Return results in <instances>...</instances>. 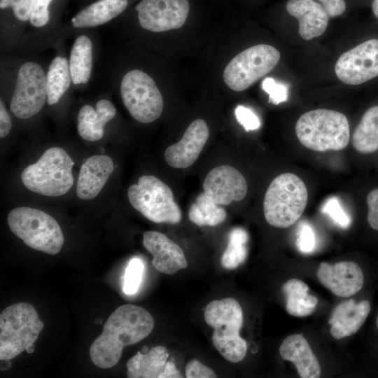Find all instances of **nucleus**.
I'll use <instances>...</instances> for the list:
<instances>
[{
  "label": "nucleus",
  "mask_w": 378,
  "mask_h": 378,
  "mask_svg": "<svg viewBox=\"0 0 378 378\" xmlns=\"http://www.w3.org/2000/svg\"><path fill=\"white\" fill-rule=\"evenodd\" d=\"M376 326H377V328L378 329V314H377V318H376Z\"/></svg>",
  "instance_id": "46"
},
{
  "label": "nucleus",
  "mask_w": 378,
  "mask_h": 378,
  "mask_svg": "<svg viewBox=\"0 0 378 378\" xmlns=\"http://www.w3.org/2000/svg\"><path fill=\"white\" fill-rule=\"evenodd\" d=\"M11 365V363L10 362V360H7L6 363H5L4 365H1V370H5L8 369Z\"/></svg>",
  "instance_id": "44"
},
{
  "label": "nucleus",
  "mask_w": 378,
  "mask_h": 378,
  "mask_svg": "<svg viewBox=\"0 0 378 378\" xmlns=\"http://www.w3.org/2000/svg\"><path fill=\"white\" fill-rule=\"evenodd\" d=\"M154 326L153 316L144 308L131 304L118 307L90 347L92 362L102 369L113 368L120 359L123 348L148 337Z\"/></svg>",
  "instance_id": "1"
},
{
  "label": "nucleus",
  "mask_w": 378,
  "mask_h": 378,
  "mask_svg": "<svg viewBox=\"0 0 378 378\" xmlns=\"http://www.w3.org/2000/svg\"><path fill=\"white\" fill-rule=\"evenodd\" d=\"M330 18L341 15L346 10L344 0H318Z\"/></svg>",
  "instance_id": "40"
},
{
  "label": "nucleus",
  "mask_w": 378,
  "mask_h": 378,
  "mask_svg": "<svg viewBox=\"0 0 378 378\" xmlns=\"http://www.w3.org/2000/svg\"><path fill=\"white\" fill-rule=\"evenodd\" d=\"M44 324L35 308L18 302L0 314V360H11L37 340Z\"/></svg>",
  "instance_id": "7"
},
{
  "label": "nucleus",
  "mask_w": 378,
  "mask_h": 378,
  "mask_svg": "<svg viewBox=\"0 0 378 378\" xmlns=\"http://www.w3.org/2000/svg\"><path fill=\"white\" fill-rule=\"evenodd\" d=\"M228 239L227 246L221 257V265L225 269L233 270L246 258V244L248 237L244 229L235 227L230 232Z\"/></svg>",
  "instance_id": "30"
},
{
  "label": "nucleus",
  "mask_w": 378,
  "mask_h": 378,
  "mask_svg": "<svg viewBox=\"0 0 378 378\" xmlns=\"http://www.w3.org/2000/svg\"><path fill=\"white\" fill-rule=\"evenodd\" d=\"M204 192L216 204L228 205L241 201L247 193L246 181L241 173L229 165L211 169L203 182Z\"/></svg>",
  "instance_id": "14"
},
{
  "label": "nucleus",
  "mask_w": 378,
  "mask_h": 378,
  "mask_svg": "<svg viewBox=\"0 0 378 378\" xmlns=\"http://www.w3.org/2000/svg\"><path fill=\"white\" fill-rule=\"evenodd\" d=\"M309 287L302 280L290 279L282 286L286 297V310L295 317H306L315 310L318 299L308 293Z\"/></svg>",
  "instance_id": "25"
},
{
  "label": "nucleus",
  "mask_w": 378,
  "mask_h": 378,
  "mask_svg": "<svg viewBox=\"0 0 378 378\" xmlns=\"http://www.w3.org/2000/svg\"><path fill=\"white\" fill-rule=\"evenodd\" d=\"M143 245L153 255V266L161 273L174 274L188 266L181 248L161 232H145Z\"/></svg>",
  "instance_id": "17"
},
{
  "label": "nucleus",
  "mask_w": 378,
  "mask_h": 378,
  "mask_svg": "<svg viewBox=\"0 0 378 378\" xmlns=\"http://www.w3.org/2000/svg\"><path fill=\"white\" fill-rule=\"evenodd\" d=\"M92 66V44L89 37L78 36L71 50L69 69L74 85L87 83L90 78Z\"/></svg>",
  "instance_id": "26"
},
{
  "label": "nucleus",
  "mask_w": 378,
  "mask_h": 378,
  "mask_svg": "<svg viewBox=\"0 0 378 378\" xmlns=\"http://www.w3.org/2000/svg\"><path fill=\"white\" fill-rule=\"evenodd\" d=\"M206 323L214 328L212 342L220 355L230 363H239L246 356L247 344L239 335L243 324V311L232 298L216 300L206 307Z\"/></svg>",
  "instance_id": "3"
},
{
  "label": "nucleus",
  "mask_w": 378,
  "mask_h": 378,
  "mask_svg": "<svg viewBox=\"0 0 378 378\" xmlns=\"http://www.w3.org/2000/svg\"><path fill=\"white\" fill-rule=\"evenodd\" d=\"M182 377L181 372L176 368L175 365L171 361H167L161 378H181Z\"/></svg>",
  "instance_id": "42"
},
{
  "label": "nucleus",
  "mask_w": 378,
  "mask_h": 378,
  "mask_svg": "<svg viewBox=\"0 0 378 378\" xmlns=\"http://www.w3.org/2000/svg\"><path fill=\"white\" fill-rule=\"evenodd\" d=\"M209 136V130L204 120L192 121L181 139L166 148L164 155L166 162L176 169L190 167L198 158Z\"/></svg>",
  "instance_id": "16"
},
{
  "label": "nucleus",
  "mask_w": 378,
  "mask_h": 378,
  "mask_svg": "<svg viewBox=\"0 0 378 378\" xmlns=\"http://www.w3.org/2000/svg\"><path fill=\"white\" fill-rule=\"evenodd\" d=\"M261 85L262 89L269 94L270 102L277 105L287 100L288 88L284 83L269 77L262 80Z\"/></svg>",
  "instance_id": "33"
},
{
  "label": "nucleus",
  "mask_w": 378,
  "mask_h": 378,
  "mask_svg": "<svg viewBox=\"0 0 378 378\" xmlns=\"http://www.w3.org/2000/svg\"><path fill=\"white\" fill-rule=\"evenodd\" d=\"M12 232L29 247L50 255L57 254L64 238L57 221L47 213L28 206L12 209L7 217Z\"/></svg>",
  "instance_id": "6"
},
{
  "label": "nucleus",
  "mask_w": 378,
  "mask_h": 378,
  "mask_svg": "<svg viewBox=\"0 0 378 378\" xmlns=\"http://www.w3.org/2000/svg\"><path fill=\"white\" fill-rule=\"evenodd\" d=\"M127 197L133 208L153 223L177 224L182 218L171 188L154 176H141L129 187Z\"/></svg>",
  "instance_id": "8"
},
{
  "label": "nucleus",
  "mask_w": 378,
  "mask_h": 378,
  "mask_svg": "<svg viewBox=\"0 0 378 378\" xmlns=\"http://www.w3.org/2000/svg\"><path fill=\"white\" fill-rule=\"evenodd\" d=\"M187 378H215L216 373L197 360H190L186 366Z\"/></svg>",
  "instance_id": "38"
},
{
  "label": "nucleus",
  "mask_w": 378,
  "mask_h": 378,
  "mask_svg": "<svg viewBox=\"0 0 378 378\" xmlns=\"http://www.w3.org/2000/svg\"><path fill=\"white\" fill-rule=\"evenodd\" d=\"M74 161L62 148L47 149L34 164L21 174L24 186L39 195L57 197L66 194L74 184Z\"/></svg>",
  "instance_id": "5"
},
{
  "label": "nucleus",
  "mask_w": 378,
  "mask_h": 378,
  "mask_svg": "<svg viewBox=\"0 0 378 378\" xmlns=\"http://www.w3.org/2000/svg\"><path fill=\"white\" fill-rule=\"evenodd\" d=\"M307 201V188L303 181L290 172L281 174L272 180L265 192V218L272 227L287 228L300 218Z\"/></svg>",
  "instance_id": "4"
},
{
  "label": "nucleus",
  "mask_w": 378,
  "mask_h": 378,
  "mask_svg": "<svg viewBox=\"0 0 378 378\" xmlns=\"http://www.w3.org/2000/svg\"><path fill=\"white\" fill-rule=\"evenodd\" d=\"M225 210L216 204L205 193L198 195L190 206L188 217L191 222L199 226H216L226 218Z\"/></svg>",
  "instance_id": "29"
},
{
  "label": "nucleus",
  "mask_w": 378,
  "mask_h": 378,
  "mask_svg": "<svg viewBox=\"0 0 378 378\" xmlns=\"http://www.w3.org/2000/svg\"><path fill=\"white\" fill-rule=\"evenodd\" d=\"M12 127V122L9 114L8 113L4 102L0 101V137H6L10 132Z\"/></svg>",
  "instance_id": "41"
},
{
  "label": "nucleus",
  "mask_w": 378,
  "mask_h": 378,
  "mask_svg": "<svg viewBox=\"0 0 378 378\" xmlns=\"http://www.w3.org/2000/svg\"><path fill=\"white\" fill-rule=\"evenodd\" d=\"M342 83L358 85L378 76V39L364 41L344 52L335 65Z\"/></svg>",
  "instance_id": "12"
},
{
  "label": "nucleus",
  "mask_w": 378,
  "mask_h": 378,
  "mask_svg": "<svg viewBox=\"0 0 378 378\" xmlns=\"http://www.w3.org/2000/svg\"><path fill=\"white\" fill-rule=\"evenodd\" d=\"M35 0H0L1 9L10 7L15 17L20 21L30 19Z\"/></svg>",
  "instance_id": "34"
},
{
  "label": "nucleus",
  "mask_w": 378,
  "mask_h": 378,
  "mask_svg": "<svg viewBox=\"0 0 378 378\" xmlns=\"http://www.w3.org/2000/svg\"><path fill=\"white\" fill-rule=\"evenodd\" d=\"M370 309V302L367 300L356 302L349 299L340 302L329 318L330 333L336 340L355 334L364 324Z\"/></svg>",
  "instance_id": "19"
},
{
  "label": "nucleus",
  "mask_w": 378,
  "mask_h": 378,
  "mask_svg": "<svg viewBox=\"0 0 378 378\" xmlns=\"http://www.w3.org/2000/svg\"><path fill=\"white\" fill-rule=\"evenodd\" d=\"M352 146L364 154L378 150V106L370 107L362 116L353 133Z\"/></svg>",
  "instance_id": "27"
},
{
  "label": "nucleus",
  "mask_w": 378,
  "mask_h": 378,
  "mask_svg": "<svg viewBox=\"0 0 378 378\" xmlns=\"http://www.w3.org/2000/svg\"><path fill=\"white\" fill-rule=\"evenodd\" d=\"M169 353L162 346L150 348L146 353L137 352L127 363L128 378H161Z\"/></svg>",
  "instance_id": "23"
},
{
  "label": "nucleus",
  "mask_w": 378,
  "mask_h": 378,
  "mask_svg": "<svg viewBox=\"0 0 378 378\" xmlns=\"http://www.w3.org/2000/svg\"><path fill=\"white\" fill-rule=\"evenodd\" d=\"M127 0H99L78 12L72 19L74 27H94L104 24L122 13Z\"/></svg>",
  "instance_id": "24"
},
{
  "label": "nucleus",
  "mask_w": 378,
  "mask_h": 378,
  "mask_svg": "<svg viewBox=\"0 0 378 378\" xmlns=\"http://www.w3.org/2000/svg\"><path fill=\"white\" fill-rule=\"evenodd\" d=\"M114 169L112 159L106 155L88 158L81 165L76 185L77 196L90 200L99 195Z\"/></svg>",
  "instance_id": "18"
},
{
  "label": "nucleus",
  "mask_w": 378,
  "mask_h": 378,
  "mask_svg": "<svg viewBox=\"0 0 378 378\" xmlns=\"http://www.w3.org/2000/svg\"><path fill=\"white\" fill-rule=\"evenodd\" d=\"M286 8L298 19L299 34L303 39L309 41L325 32L329 15L321 4L314 0H289Z\"/></svg>",
  "instance_id": "20"
},
{
  "label": "nucleus",
  "mask_w": 378,
  "mask_h": 378,
  "mask_svg": "<svg viewBox=\"0 0 378 378\" xmlns=\"http://www.w3.org/2000/svg\"><path fill=\"white\" fill-rule=\"evenodd\" d=\"M295 130L303 146L317 152L341 150L350 139L346 117L330 109L318 108L303 113L297 120Z\"/></svg>",
  "instance_id": "2"
},
{
  "label": "nucleus",
  "mask_w": 378,
  "mask_h": 378,
  "mask_svg": "<svg viewBox=\"0 0 378 378\" xmlns=\"http://www.w3.org/2000/svg\"><path fill=\"white\" fill-rule=\"evenodd\" d=\"M322 212L328 216L332 221L342 229H347L351 219L336 197L327 200L322 207Z\"/></svg>",
  "instance_id": "32"
},
{
  "label": "nucleus",
  "mask_w": 378,
  "mask_h": 378,
  "mask_svg": "<svg viewBox=\"0 0 378 378\" xmlns=\"http://www.w3.org/2000/svg\"><path fill=\"white\" fill-rule=\"evenodd\" d=\"M144 265L139 258H134L129 262L125 273L123 292L127 295L136 293L141 284Z\"/></svg>",
  "instance_id": "31"
},
{
  "label": "nucleus",
  "mask_w": 378,
  "mask_h": 378,
  "mask_svg": "<svg viewBox=\"0 0 378 378\" xmlns=\"http://www.w3.org/2000/svg\"><path fill=\"white\" fill-rule=\"evenodd\" d=\"M122 102L138 122L149 123L160 117L163 99L154 80L139 69L128 71L120 83Z\"/></svg>",
  "instance_id": "10"
},
{
  "label": "nucleus",
  "mask_w": 378,
  "mask_h": 378,
  "mask_svg": "<svg viewBox=\"0 0 378 378\" xmlns=\"http://www.w3.org/2000/svg\"><path fill=\"white\" fill-rule=\"evenodd\" d=\"M319 282L338 297L348 298L359 292L364 284L361 267L353 261L333 265L321 262L316 272Z\"/></svg>",
  "instance_id": "15"
},
{
  "label": "nucleus",
  "mask_w": 378,
  "mask_h": 378,
  "mask_svg": "<svg viewBox=\"0 0 378 378\" xmlns=\"http://www.w3.org/2000/svg\"><path fill=\"white\" fill-rule=\"evenodd\" d=\"M296 245L302 253H310L315 248V234L312 227L307 223L300 224L296 239Z\"/></svg>",
  "instance_id": "35"
},
{
  "label": "nucleus",
  "mask_w": 378,
  "mask_h": 378,
  "mask_svg": "<svg viewBox=\"0 0 378 378\" xmlns=\"http://www.w3.org/2000/svg\"><path fill=\"white\" fill-rule=\"evenodd\" d=\"M279 354L285 360L293 363L301 378H318L321 368L312 348L300 334L287 336L279 347Z\"/></svg>",
  "instance_id": "21"
},
{
  "label": "nucleus",
  "mask_w": 378,
  "mask_h": 378,
  "mask_svg": "<svg viewBox=\"0 0 378 378\" xmlns=\"http://www.w3.org/2000/svg\"><path fill=\"white\" fill-rule=\"evenodd\" d=\"M367 220L371 228L378 231V188L371 190L367 196Z\"/></svg>",
  "instance_id": "39"
},
{
  "label": "nucleus",
  "mask_w": 378,
  "mask_h": 378,
  "mask_svg": "<svg viewBox=\"0 0 378 378\" xmlns=\"http://www.w3.org/2000/svg\"><path fill=\"white\" fill-rule=\"evenodd\" d=\"M372 10L375 17L378 18V0H373L372 3Z\"/></svg>",
  "instance_id": "43"
},
{
  "label": "nucleus",
  "mask_w": 378,
  "mask_h": 378,
  "mask_svg": "<svg viewBox=\"0 0 378 378\" xmlns=\"http://www.w3.org/2000/svg\"><path fill=\"white\" fill-rule=\"evenodd\" d=\"M279 51L267 44H258L237 54L225 66L223 78L226 85L241 92L268 74L277 64Z\"/></svg>",
  "instance_id": "9"
},
{
  "label": "nucleus",
  "mask_w": 378,
  "mask_h": 378,
  "mask_svg": "<svg viewBox=\"0 0 378 378\" xmlns=\"http://www.w3.org/2000/svg\"><path fill=\"white\" fill-rule=\"evenodd\" d=\"M116 113L112 102L107 99L97 102L96 108L90 105L80 108L77 116V129L80 136L88 141L101 139L104 134V126Z\"/></svg>",
  "instance_id": "22"
},
{
  "label": "nucleus",
  "mask_w": 378,
  "mask_h": 378,
  "mask_svg": "<svg viewBox=\"0 0 378 378\" xmlns=\"http://www.w3.org/2000/svg\"><path fill=\"white\" fill-rule=\"evenodd\" d=\"M238 122L246 132L258 130L260 127V121L257 115L249 108L239 105L234 111Z\"/></svg>",
  "instance_id": "36"
},
{
  "label": "nucleus",
  "mask_w": 378,
  "mask_h": 378,
  "mask_svg": "<svg viewBox=\"0 0 378 378\" xmlns=\"http://www.w3.org/2000/svg\"><path fill=\"white\" fill-rule=\"evenodd\" d=\"M140 26L161 32L181 28L190 10L188 0H141L135 6Z\"/></svg>",
  "instance_id": "13"
},
{
  "label": "nucleus",
  "mask_w": 378,
  "mask_h": 378,
  "mask_svg": "<svg viewBox=\"0 0 378 378\" xmlns=\"http://www.w3.org/2000/svg\"><path fill=\"white\" fill-rule=\"evenodd\" d=\"M47 101L46 76L37 63L27 62L19 69L10 109L18 118L36 115Z\"/></svg>",
  "instance_id": "11"
},
{
  "label": "nucleus",
  "mask_w": 378,
  "mask_h": 378,
  "mask_svg": "<svg viewBox=\"0 0 378 378\" xmlns=\"http://www.w3.org/2000/svg\"><path fill=\"white\" fill-rule=\"evenodd\" d=\"M35 350V346H34V344H33L32 345H31L27 350L26 351L28 353V354H31V353H33V351Z\"/></svg>",
  "instance_id": "45"
},
{
  "label": "nucleus",
  "mask_w": 378,
  "mask_h": 378,
  "mask_svg": "<svg viewBox=\"0 0 378 378\" xmlns=\"http://www.w3.org/2000/svg\"><path fill=\"white\" fill-rule=\"evenodd\" d=\"M72 82L69 63L66 58L57 56L51 62L46 76L47 103L57 104Z\"/></svg>",
  "instance_id": "28"
},
{
  "label": "nucleus",
  "mask_w": 378,
  "mask_h": 378,
  "mask_svg": "<svg viewBox=\"0 0 378 378\" xmlns=\"http://www.w3.org/2000/svg\"><path fill=\"white\" fill-rule=\"evenodd\" d=\"M52 0H35L29 19L36 27H41L49 21L48 6Z\"/></svg>",
  "instance_id": "37"
}]
</instances>
